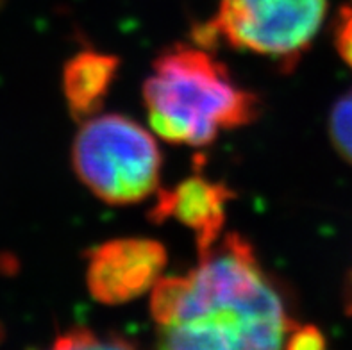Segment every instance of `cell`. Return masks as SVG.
<instances>
[{
    "instance_id": "1",
    "label": "cell",
    "mask_w": 352,
    "mask_h": 350,
    "mask_svg": "<svg viewBox=\"0 0 352 350\" xmlns=\"http://www.w3.org/2000/svg\"><path fill=\"white\" fill-rule=\"evenodd\" d=\"M151 316L161 345L179 350L281 349L295 327L252 245L236 232H223L195 270L160 277Z\"/></svg>"
},
{
    "instance_id": "2",
    "label": "cell",
    "mask_w": 352,
    "mask_h": 350,
    "mask_svg": "<svg viewBox=\"0 0 352 350\" xmlns=\"http://www.w3.org/2000/svg\"><path fill=\"white\" fill-rule=\"evenodd\" d=\"M143 102L157 136L190 146L210 145L220 131L252 124L261 109L256 94L238 86L222 61L186 43L154 59Z\"/></svg>"
},
{
    "instance_id": "8",
    "label": "cell",
    "mask_w": 352,
    "mask_h": 350,
    "mask_svg": "<svg viewBox=\"0 0 352 350\" xmlns=\"http://www.w3.org/2000/svg\"><path fill=\"white\" fill-rule=\"evenodd\" d=\"M329 134L340 155L352 163V89L333 107L329 116Z\"/></svg>"
},
{
    "instance_id": "11",
    "label": "cell",
    "mask_w": 352,
    "mask_h": 350,
    "mask_svg": "<svg viewBox=\"0 0 352 350\" xmlns=\"http://www.w3.org/2000/svg\"><path fill=\"white\" fill-rule=\"evenodd\" d=\"M286 349L290 350H311L326 347V338L315 325H302L294 327L285 342Z\"/></svg>"
},
{
    "instance_id": "5",
    "label": "cell",
    "mask_w": 352,
    "mask_h": 350,
    "mask_svg": "<svg viewBox=\"0 0 352 350\" xmlns=\"http://www.w3.org/2000/svg\"><path fill=\"white\" fill-rule=\"evenodd\" d=\"M86 286L106 306H120L152 289L165 270L166 248L148 238H116L86 252Z\"/></svg>"
},
{
    "instance_id": "12",
    "label": "cell",
    "mask_w": 352,
    "mask_h": 350,
    "mask_svg": "<svg viewBox=\"0 0 352 350\" xmlns=\"http://www.w3.org/2000/svg\"><path fill=\"white\" fill-rule=\"evenodd\" d=\"M351 306H352V302H351Z\"/></svg>"
},
{
    "instance_id": "3",
    "label": "cell",
    "mask_w": 352,
    "mask_h": 350,
    "mask_svg": "<svg viewBox=\"0 0 352 350\" xmlns=\"http://www.w3.org/2000/svg\"><path fill=\"white\" fill-rule=\"evenodd\" d=\"M72 164L106 204H138L160 190V146L147 129L124 115L85 120L72 145Z\"/></svg>"
},
{
    "instance_id": "10",
    "label": "cell",
    "mask_w": 352,
    "mask_h": 350,
    "mask_svg": "<svg viewBox=\"0 0 352 350\" xmlns=\"http://www.w3.org/2000/svg\"><path fill=\"white\" fill-rule=\"evenodd\" d=\"M336 49L340 56L352 68V6L342 8L335 29Z\"/></svg>"
},
{
    "instance_id": "6",
    "label": "cell",
    "mask_w": 352,
    "mask_h": 350,
    "mask_svg": "<svg viewBox=\"0 0 352 350\" xmlns=\"http://www.w3.org/2000/svg\"><path fill=\"white\" fill-rule=\"evenodd\" d=\"M236 191L220 181L202 177L195 173L170 190H157V199L148 213V220L163 223L177 220L195 236L197 254L202 256L213 247L223 234L228 218L229 200Z\"/></svg>"
},
{
    "instance_id": "7",
    "label": "cell",
    "mask_w": 352,
    "mask_h": 350,
    "mask_svg": "<svg viewBox=\"0 0 352 350\" xmlns=\"http://www.w3.org/2000/svg\"><path fill=\"white\" fill-rule=\"evenodd\" d=\"M118 67L116 56L97 50H82L65 65L63 94L74 118L85 122L102 109Z\"/></svg>"
},
{
    "instance_id": "9",
    "label": "cell",
    "mask_w": 352,
    "mask_h": 350,
    "mask_svg": "<svg viewBox=\"0 0 352 350\" xmlns=\"http://www.w3.org/2000/svg\"><path fill=\"white\" fill-rule=\"evenodd\" d=\"M56 349H131L133 343H129L125 338L118 336H102L88 327H74L67 333L59 334L56 343Z\"/></svg>"
},
{
    "instance_id": "4",
    "label": "cell",
    "mask_w": 352,
    "mask_h": 350,
    "mask_svg": "<svg viewBox=\"0 0 352 350\" xmlns=\"http://www.w3.org/2000/svg\"><path fill=\"white\" fill-rule=\"evenodd\" d=\"M327 0H220L210 22L195 29L199 45L223 41L290 70L309 49L326 18Z\"/></svg>"
}]
</instances>
